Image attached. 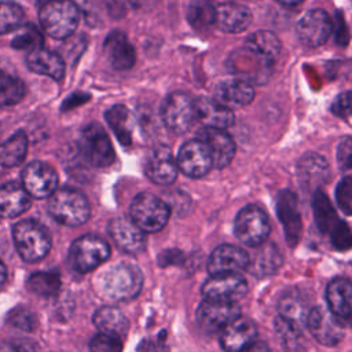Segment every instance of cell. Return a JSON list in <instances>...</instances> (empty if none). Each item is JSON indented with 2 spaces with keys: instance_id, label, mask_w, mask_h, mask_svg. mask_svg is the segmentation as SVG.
Segmentation results:
<instances>
[{
  "instance_id": "obj_31",
  "label": "cell",
  "mask_w": 352,
  "mask_h": 352,
  "mask_svg": "<svg viewBox=\"0 0 352 352\" xmlns=\"http://www.w3.org/2000/svg\"><path fill=\"white\" fill-rule=\"evenodd\" d=\"M94 324L102 334L122 338L126 336L129 322L126 316L114 307H102L94 315Z\"/></svg>"
},
{
  "instance_id": "obj_23",
  "label": "cell",
  "mask_w": 352,
  "mask_h": 352,
  "mask_svg": "<svg viewBox=\"0 0 352 352\" xmlns=\"http://www.w3.org/2000/svg\"><path fill=\"white\" fill-rule=\"evenodd\" d=\"M103 51L109 63L116 70H128L135 65V50L128 37L120 30H114L107 34L103 44Z\"/></svg>"
},
{
  "instance_id": "obj_3",
  "label": "cell",
  "mask_w": 352,
  "mask_h": 352,
  "mask_svg": "<svg viewBox=\"0 0 352 352\" xmlns=\"http://www.w3.org/2000/svg\"><path fill=\"white\" fill-rule=\"evenodd\" d=\"M47 209L52 219L69 227L81 226L91 216V208L85 195L70 187L55 190L48 199Z\"/></svg>"
},
{
  "instance_id": "obj_19",
  "label": "cell",
  "mask_w": 352,
  "mask_h": 352,
  "mask_svg": "<svg viewBox=\"0 0 352 352\" xmlns=\"http://www.w3.org/2000/svg\"><path fill=\"white\" fill-rule=\"evenodd\" d=\"M257 327L252 319L238 316L220 331V345L226 352H242L256 341Z\"/></svg>"
},
{
  "instance_id": "obj_35",
  "label": "cell",
  "mask_w": 352,
  "mask_h": 352,
  "mask_svg": "<svg viewBox=\"0 0 352 352\" xmlns=\"http://www.w3.org/2000/svg\"><path fill=\"white\" fill-rule=\"evenodd\" d=\"M106 121L111 126L114 135L124 146L132 142V116L124 104H114L106 111Z\"/></svg>"
},
{
  "instance_id": "obj_34",
  "label": "cell",
  "mask_w": 352,
  "mask_h": 352,
  "mask_svg": "<svg viewBox=\"0 0 352 352\" xmlns=\"http://www.w3.org/2000/svg\"><path fill=\"white\" fill-rule=\"evenodd\" d=\"M28 154V136L23 131H18L7 140L0 143V165L12 168L19 165Z\"/></svg>"
},
{
  "instance_id": "obj_49",
  "label": "cell",
  "mask_w": 352,
  "mask_h": 352,
  "mask_svg": "<svg viewBox=\"0 0 352 352\" xmlns=\"http://www.w3.org/2000/svg\"><path fill=\"white\" fill-rule=\"evenodd\" d=\"M142 1L143 0H106L110 12L116 16L124 15L128 10L139 7Z\"/></svg>"
},
{
  "instance_id": "obj_47",
  "label": "cell",
  "mask_w": 352,
  "mask_h": 352,
  "mask_svg": "<svg viewBox=\"0 0 352 352\" xmlns=\"http://www.w3.org/2000/svg\"><path fill=\"white\" fill-rule=\"evenodd\" d=\"M331 113L338 117H348L352 114V91L341 92L331 104Z\"/></svg>"
},
{
  "instance_id": "obj_5",
  "label": "cell",
  "mask_w": 352,
  "mask_h": 352,
  "mask_svg": "<svg viewBox=\"0 0 352 352\" xmlns=\"http://www.w3.org/2000/svg\"><path fill=\"white\" fill-rule=\"evenodd\" d=\"M131 220L143 232H157L162 230L170 216L169 206L151 192L138 194L129 208Z\"/></svg>"
},
{
  "instance_id": "obj_32",
  "label": "cell",
  "mask_w": 352,
  "mask_h": 352,
  "mask_svg": "<svg viewBox=\"0 0 352 352\" xmlns=\"http://www.w3.org/2000/svg\"><path fill=\"white\" fill-rule=\"evenodd\" d=\"M279 316L297 323L298 326L307 323V318L309 314V307L307 298L296 289H289L285 292L278 301Z\"/></svg>"
},
{
  "instance_id": "obj_22",
  "label": "cell",
  "mask_w": 352,
  "mask_h": 352,
  "mask_svg": "<svg viewBox=\"0 0 352 352\" xmlns=\"http://www.w3.org/2000/svg\"><path fill=\"white\" fill-rule=\"evenodd\" d=\"M253 98V87L248 81L238 78L221 81L213 89V99L230 110L241 109L249 104Z\"/></svg>"
},
{
  "instance_id": "obj_33",
  "label": "cell",
  "mask_w": 352,
  "mask_h": 352,
  "mask_svg": "<svg viewBox=\"0 0 352 352\" xmlns=\"http://www.w3.org/2000/svg\"><path fill=\"white\" fill-rule=\"evenodd\" d=\"M245 44L252 54L263 60H275L280 54V41L278 36L268 30L252 33Z\"/></svg>"
},
{
  "instance_id": "obj_40",
  "label": "cell",
  "mask_w": 352,
  "mask_h": 352,
  "mask_svg": "<svg viewBox=\"0 0 352 352\" xmlns=\"http://www.w3.org/2000/svg\"><path fill=\"white\" fill-rule=\"evenodd\" d=\"M28 289L40 297H52L60 289V278L55 272H34L28 279Z\"/></svg>"
},
{
  "instance_id": "obj_28",
  "label": "cell",
  "mask_w": 352,
  "mask_h": 352,
  "mask_svg": "<svg viewBox=\"0 0 352 352\" xmlns=\"http://www.w3.org/2000/svg\"><path fill=\"white\" fill-rule=\"evenodd\" d=\"M276 212L285 227L289 243H296L301 232V217L297 205V197L290 191H282L276 199Z\"/></svg>"
},
{
  "instance_id": "obj_37",
  "label": "cell",
  "mask_w": 352,
  "mask_h": 352,
  "mask_svg": "<svg viewBox=\"0 0 352 352\" xmlns=\"http://www.w3.org/2000/svg\"><path fill=\"white\" fill-rule=\"evenodd\" d=\"M282 265V257L274 245L263 246L258 254L249 263V270L256 276H265L276 272Z\"/></svg>"
},
{
  "instance_id": "obj_18",
  "label": "cell",
  "mask_w": 352,
  "mask_h": 352,
  "mask_svg": "<svg viewBox=\"0 0 352 352\" xmlns=\"http://www.w3.org/2000/svg\"><path fill=\"white\" fill-rule=\"evenodd\" d=\"M197 139L206 146L214 168L221 169L232 161L235 155V143L223 129L204 128L198 132Z\"/></svg>"
},
{
  "instance_id": "obj_13",
  "label": "cell",
  "mask_w": 352,
  "mask_h": 352,
  "mask_svg": "<svg viewBox=\"0 0 352 352\" xmlns=\"http://www.w3.org/2000/svg\"><path fill=\"white\" fill-rule=\"evenodd\" d=\"M333 30L330 15L320 8L307 11L297 22L298 40L307 47H319L327 41Z\"/></svg>"
},
{
  "instance_id": "obj_30",
  "label": "cell",
  "mask_w": 352,
  "mask_h": 352,
  "mask_svg": "<svg viewBox=\"0 0 352 352\" xmlns=\"http://www.w3.org/2000/svg\"><path fill=\"white\" fill-rule=\"evenodd\" d=\"M25 96V84L6 59H0V106H14Z\"/></svg>"
},
{
  "instance_id": "obj_53",
  "label": "cell",
  "mask_w": 352,
  "mask_h": 352,
  "mask_svg": "<svg viewBox=\"0 0 352 352\" xmlns=\"http://www.w3.org/2000/svg\"><path fill=\"white\" fill-rule=\"evenodd\" d=\"M6 278H7V270H6V265L3 264V261L0 260V286L4 283Z\"/></svg>"
},
{
  "instance_id": "obj_10",
  "label": "cell",
  "mask_w": 352,
  "mask_h": 352,
  "mask_svg": "<svg viewBox=\"0 0 352 352\" xmlns=\"http://www.w3.org/2000/svg\"><path fill=\"white\" fill-rule=\"evenodd\" d=\"M312 337L322 345H337L345 336V326L340 316L327 307H314L309 309L307 323Z\"/></svg>"
},
{
  "instance_id": "obj_25",
  "label": "cell",
  "mask_w": 352,
  "mask_h": 352,
  "mask_svg": "<svg viewBox=\"0 0 352 352\" xmlns=\"http://www.w3.org/2000/svg\"><path fill=\"white\" fill-rule=\"evenodd\" d=\"M26 66L33 73L51 77L55 81H62L66 72L63 58L59 54L43 47L28 54Z\"/></svg>"
},
{
  "instance_id": "obj_7",
  "label": "cell",
  "mask_w": 352,
  "mask_h": 352,
  "mask_svg": "<svg viewBox=\"0 0 352 352\" xmlns=\"http://www.w3.org/2000/svg\"><path fill=\"white\" fill-rule=\"evenodd\" d=\"M110 257V246L96 235H82L70 246L72 267L84 274L95 270Z\"/></svg>"
},
{
  "instance_id": "obj_11",
  "label": "cell",
  "mask_w": 352,
  "mask_h": 352,
  "mask_svg": "<svg viewBox=\"0 0 352 352\" xmlns=\"http://www.w3.org/2000/svg\"><path fill=\"white\" fill-rule=\"evenodd\" d=\"M205 300L236 302L248 292V282L239 274L210 275L201 287Z\"/></svg>"
},
{
  "instance_id": "obj_12",
  "label": "cell",
  "mask_w": 352,
  "mask_h": 352,
  "mask_svg": "<svg viewBox=\"0 0 352 352\" xmlns=\"http://www.w3.org/2000/svg\"><path fill=\"white\" fill-rule=\"evenodd\" d=\"M21 177L23 188L30 197L37 199L50 198L58 186L56 170L43 161H33L28 164L22 170Z\"/></svg>"
},
{
  "instance_id": "obj_17",
  "label": "cell",
  "mask_w": 352,
  "mask_h": 352,
  "mask_svg": "<svg viewBox=\"0 0 352 352\" xmlns=\"http://www.w3.org/2000/svg\"><path fill=\"white\" fill-rule=\"evenodd\" d=\"M250 263L249 254L234 245H220L209 256L208 271L210 275L238 274L248 270Z\"/></svg>"
},
{
  "instance_id": "obj_46",
  "label": "cell",
  "mask_w": 352,
  "mask_h": 352,
  "mask_svg": "<svg viewBox=\"0 0 352 352\" xmlns=\"http://www.w3.org/2000/svg\"><path fill=\"white\" fill-rule=\"evenodd\" d=\"M337 202L344 212L351 213L352 202V177H344L337 187Z\"/></svg>"
},
{
  "instance_id": "obj_54",
  "label": "cell",
  "mask_w": 352,
  "mask_h": 352,
  "mask_svg": "<svg viewBox=\"0 0 352 352\" xmlns=\"http://www.w3.org/2000/svg\"><path fill=\"white\" fill-rule=\"evenodd\" d=\"M278 1L285 4V6H296V4H298V3H301L304 0H278Z\"/></svg>"
},
{
  "instance_id": "obj_24",
  "label": "cell",
  "mask_w": 352,
  "mask_h": 352,
  "mask_svg": "<svg viewBox=\"0 0 352 352\" xmlns=\"http://www.w3.org/2000/svg\"><path fill=\"white\" fill-rule=\"evenodd\" d=\"M252 22V12L246 6L227 1L216 7L214 23L226 33H241Z\"/></svg>"
},
{
  "instance_id": "obj_43",
  "label": "cell",
  "mask_w": 352,
  "mask_h": 352,
  "mask_svg": "<svg viewBox=\"0 0 352 352\" xmlns=\"http://www.w3.org/2000/svg\"><path fill=\"white\" fill-rule=\"evenodd\" d=\"M8 323L23 331H33L37 326L36 315L26 307H16L8 314Z\"/></svg>"
},
{
  "instance_id": "obj_27",
  "label": "cell",
  "mask_w": 352,
  "mask_h": 352,
  "mask_svg": "<svg viewBox=\"0 0 352 352\" xmlns=\"http://www.w3.org/2000/svg\"><path fill=\"white\" fill-rule=\"evenodd\" d=\"M297 175L301 184L318 188L323 183H327L330 177V168L322 155L316 153H307L298 161Z\"/></svg>"
},
{
  "instance_id": "obj_20",
  "label": "cell",
  "mask_w": 352,
  "mask_h": 352,
  "mask_svg": "<svg viewBox=\"0 0 352 352\" xmlns=\"http://www.w3.org/2000/svg\"><path fill=\"white\" fill-rule=\"evenodd\" d=\"M195 121L201 122L204 128L226 129L234 124L232 110L224 107L213 98L201 96L194 100Z\"/></svg>"
},
{
  "instance_id": "obj_16",
  "label": "cell",
  "mask_w": 352,
  "mask_h": 352,
  "mask_svg": "<svg viewBox=\"0 0 352 352\" xmlns=\"http://www.w3.org/2000/svg\"><path fill=\"white\" fill-rule=\"evenodd\" d=\"M238 316H241V311L236 302L204 300L197 309V320L208 331H221Z\"/></svg>"
},
{
  "instance_id": "obj_9",
  "label": "cell",
  "mask_w": 352,
  "mask_h": 352,
  "mask_svg": "<svg viewBox=\"0 0 352 352\" xmlns=\"http://www.w3.org/2000/svg\"><path fill=\"white\" fill-rule=\"evenodd\" d=\"M161 118L172 132H187L195 122L194 100L184 92L169 94L161 104Z\"/></svg>"
},
{
  "instance_id": "obj_1",
  "label": "cell",
  "mask_w": 352,
  "mask_h": 352,
  "mask_svg": "<svg viewBox=\"0 0 352 352\" xmlns=\"http://www.w3.org/2000/svg\"><path fill=\"white\" fill-rule=\"evenodd\" d=\"M143 285L142 271L132 263H118L104 270L96 279L98 293L111 301L135 298Z\"/></svg>"
},
{
  "instance_id": "obj_52",
  "label": "cell",
  "mask_w": 352,
  "mask_h": 352,
  "mask_svg": "<svg viewBox=\"0 0 352 352\" xmlns=\"http://www.w3.org/2000/svg\"><path fill=\"white\" fill-rule=\"evenodd\" d=\"M242 352H270V349H268L267 344H264L261 341H254L252 345H249Z\"/></svg>"
},
{
  "instance_id": "obj_2",
  "label": "cell",
  "mask_w": 352,
  "mask_h": 352,
  "mask_svg": "<svg viewBox=\"0 0 352 352\" xmlns=\"http://www.w3.org/2000/svg\"><path fill=\"white\" fill-rule=\"evenodd\" d=\"M41 29L52 38H67L80 22V10L72 0H47L38 11Z\"/></svg>"
},
{
  "instance_id": "obj_44",
  "label": "cell",
  "mask_w": 352,
  "mask_h": 352,
  "mask_svg": "<svg viewBox=\"0 0 352 352\" xmlns=\"http://www.w3.org/2000/svg\"><path fill=\"white\" fill-rule=\"evenodd\" d=\"M89 352H122V342L117 337L99 333L89 341Z\"/></svg>"
},
{
  "instance_id": "obj_39",
  "label": "cell",
  "mask_w": 352,
  "mask_h": 352,
  "mask_svg": "<svg viewBox=\"0 0 352 352\" xmlns=\"http://www.w3.org/2000/svg\"><path fill=\"white\" fill-rule=\"evenodd\" d=\"M216 7L212 0H192L187 11L188 22L195 29L209 28L216 21Z\"/></svg>"
},
{
  "instance_id": "obj_29",
  "label": "cell",
  "mask_w": 352,
  "mask_h": 352,
  "mask_svg": "<svg viewBox=\"0 0 352 352\" xmlns=\"http://www.w3.org/2000/svg\"><path fill=\"white\" fill-rule=\"evenodd\" d=\"M327 308L340 318L352 315V282L346 278H336L326 287Z\"/></svg>"
},
{
  "instance_id": "obj_4",
  "label": "cell",
  "mask_w": 352,
  "mask_h": 352,
  "mask_svg": "<svg viewBox=\"0 0 352 352\" xmlns=\"http://www.w3.org/2000/svg\"><path fill=\"white\" fill-rule=\"evenodd\" d=\"M12 238L19 256L28 263L44 258L51 249L50 232L36 220L18 221L12 228Z\"/></svg>"
},
{
  "instance_id": "obj_6",
  "label": "cell",
  "mask_w": 352,
  "mask_h": 352,
  "mask_svg": "<svg viewBox=\"0 0 352 352\" xmlns=\"http://www.w3.org/2000/svg\"><path fill=\"white\" fill-rule=\"evenodd\" d=\"M234 231L236 238L248 246H261L271 231L265 212L257 205H248L235 217Z\"/></svg>"
},
{
  "instance_id": "obj_48",
  "label": "cell",
  "mask_w": 352,
  "mask_h": 352,
  "mask_svg": "<svg viewBox=\"0 0 352 352\" xmlns=\"http://www.w3.org/2000/svg\"><path fill=\"white\" fill-rule=\"evenodd\" d=\"M337 162L341 169L352 168V136L345 138L337 147Z\"/></svg>"
},
{
  "instance_id": "obj_50",
  "label": "cell",
  "mask_w": 352,
  "mask_h": 352,
  "mask_svg": "<svg viewBox=\"0 0 352 352\" xmlns=\"http://www.w3.org/2000/svg\"><path fill=\"white\" fill-rule=\"evenodd\" d=\"M139 352H166V346L160 338H148L140 344Z\"/></svg>"
},
{
  "instance_id": "obj_51",
  "label": "cell",
  "mask_w": 352,
  "mask_h": 352,
  "mask_svg": "<svg viewBox=\"0 0 352 352\" xmlns=\"http://www.w3.org/2000/svg\"><path fill=\"white\" fill-rule=\"evenodd\" d=\"M0 352H28V351L16 342H4V344H0Z\"/></svg>"
},
{
  "instance_id": "obj_21",
  "label": "cell",
  "mask_w": 352,
  "mask_h": 352,
  "mask_svg": "<svg viewBox=\"0 0 352 352\" xmlns=\"http://www.w3.org/2000/svg\"><path fill=\"white\" fill-rule=\"evenodd\" d=\"M109 234L116 245L126 253H139L144 249V232L126 217H114L109 223Z\"/></svg>"
},
{
  "instance_id": "obj_41",
  "label": "cell",
  "mask_w": 352,
  "mask_h": 352,
  "mask_svg": "<svg viewBox=\"0 0 352 352\" xmlns=\"http://www.w3.org/2000/svg\"><path fill=\"white\" fill-rule=\"evenodd\" d=\"M44 44V37L40 29H37L34 25H25L19 28L16 34L14 36L11 41V47L15 50H25V51H34L41 48Z\"/></svg>"
},
{
  "instance_id": "obj_8",
  "label": "cell",
  "mask_w": 352,
  "mask_h": 352,
  "mask_svg": "<svg viewBox=\"0 0 352 352\" xmlns=\"http://www.w3.org/2000/svg\"><path fill=\"white\" fill-rule=\"evenodd\" d=\"M78 147L84 158L92 166H109L116 158L113 144L106 131L100 124L96 122L87 125L82 129L78 140Z\"/></svg>"
},
{
  "instance_id": "obj_42",
  "label": "cell",
  "mask_w": 352,
  "mask_h": 352,
  "mask_svg": "<svg viewBox=\"0 0 352 352\" xmlns=\"http://www.w3.org/2000/svg\"><path fill=\"white\" fill-rule=\"evenodd\" d=\"M23 21V10L10 1H0V34L10 33L21 26Z\"/></svg>"
},
{
  "instance_id": "obj_38",
  "label": "cell",
  "mask_w": 352,
  "mask_h": 352,
  "mask_svg": "<svg viewBox=\"0 0 352 352\" xmlns=\"http://www.w3.org/2000/svg\"><path fill=\"white\" fill-rule=\"evenodd\" d=\"M312 208H314L315 220H316L318 227L323 232H327V231L330 232L331 228L338 223V219L336 216L331 202L329 201L327 195L323 191H320V190L315 191L314 199H312Z\"/></svg>"
},
{
  "instance_id": "obj_26",
  "label": "cell",
  "mask_w": 352,
  "mask_h": 352,
  "mask_svg": "<svg viewBox=\"0 0 352 352\" xmlns=\"http://www.w3.org/2000/svg\"><path fill=\"white\" fill-rule=\"evenodd\" d=\"M32 205V197L22 184L10 182L0 186V217L12 219L26 212Z\"/></svg>"
},
{
  "instance_id": "obj_15",
  "label": "cell",
  "mask_w": 352,
  "mask_h": 352,
  "mask_svg": "<svg viewBox=\"0 0 352 352\" xmlns=\"http://www.w3.org/2000/svg\"><path fill=\"white\" fill-rule=\"evenodd\" d=\"M177 164L168 146L153 147L144 160L146 176L157 184H170L177 177Z\"/></svg>"
},
{
  "instance_id": "obj_36",
  "label": "cell",
  "mask_w": 352,
  "mask_h": 352,
  "mask_svg": "<svg viewBox=\"0 0 352 352\" xmlns=\"http://www.w3.org/2000/svg\"><path fill=\"white\" fill-rule=\"evenodd\" d=\"M274 326H275V333L279 338V342L287 352H297L298 349H301L304 342L301 326L282 316H278L275 319Z\"/></svg>"
},
{
  "instance_id": "obj_14",
  "label": "cell",
  "mask_w": 352,
  "mask_h": 352,
  "mask_svg": "<svg viewBox=\"0 0 352 352\" xmlns=\"http://www.w3.org/2000/svg\"><path fill=\"white\" fill-rule=\"evenodd\" d=\"M179 170L188 177H202L213 166L206 146L199 139L187 140L179 150L176 160Z\"/></svg>"
},
{
  "instance_id": "obj_45",
  "label": "cell",
  "mask_w": 352,
  "mask_h": 352,
  "mask_svg": "<svg viewBox=\"0 0 352 352\" xmlns=\"http://www.w3.org/2000/svg\"><path fill=\"white\" fill-rule=\"evenodd\" d=\"M331 239L333 243L340 249H346L352 245V234L348 226L338 220V223L331 228Z\"/></svg>"
}]
</instances>
